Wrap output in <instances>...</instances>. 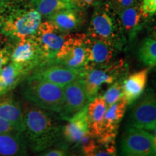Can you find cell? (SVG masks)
<instances>
[{"instance_id": "1", "label": "cell", "mask_w": 156, "mask_h": 156, "mask_svg": "<svg viewBox=\"0 0 156 156\" xmlns=\"http://www.w3.org/2000/svg\"><path fill=\"white\" fill-rule=\"evenodd\" d=\"M50 112L32 103H28L23 108V134L28 145L35 153L47 150L59 137L61 128Z\"/></svg>"}, {"instance_id": "2", "label": "cell", "mask_w": 156, "mask_h": 156, "mask_svg": "<svg viewBox=\"0 0 156 156\" xmlns=\"http://www.w3.org/2000/svg\"><path fill=\"white\" fill-rule=\"evenodd\" d=\"M22 91L27 101L39 108L51 112L61 111L64 87L31 75L23 83Z\"/></svg>"}, {"instance_id": "3", "label": "cell", "mask_w": 156, "mask_h": 156, "mask_svg": "<svg viewBox=\"0 0 156 156\" xmlns=\"http://www.w3.org/2000/svg\"><path fill=\"white\" fill-rule=\"evenodd\" d=\"M41 23V15L30 6L13 8L0 15V32L13 40L33 36Z\"/></svg>"}, {"instance_id": "4", "label": "cell", "mask_w": 156, "mask_h": 156, "mask_svg": "<svg viewBox=\"0 0 156 156\" xmlns=\"http://www.w3.org/2000/svg\"><path fill=\"white\" fill-rule=\"evenodd\" d=\"M106 5L96 8L91 18L87 36L112 45L115 48L123 44V30L119 18Z\"/></svg>"}, {"instance_id": "5", "label": "cell", "mask_w": 156, "mask_h": 156, "mask_svg": "<svg viewBox=\"0 0 156 156\" xmlns=\"http://www.w3.org/2000/svg\"><path fill=\"white\" fill-rule=\"evenodd\" d=\"M130 111L129 126L153 130L156 126V93L152 88L144 91Z\"/></svg>"}, {"instance_id": "6", "label": "cell", "mask_w": 156, "mask_h": 156, "mask_svg": "<svg viewBox=\"0 0 156 156\" xmlns=\"http://www.w3.org/2000/svg\"><path fill=\"white\" fill-rule=\"evenodd\" d=\"M121 151L124 155L156 156L154 135L147 130L129 126L122 134Z\"/></svg>"}, {"instance_id": "7", "label": "cell", "mask_w": 156, "mask_h": 156, "mask_svg": "<svg viewBox=\"0 0 156 156\" xmlns=\"http://www.w3.org/2000/svg\"><path fill=\"white\" fill-rule=\"evenodd\" d=\"M10 61L22 68L27 74L47 63L34 36L17 41L12 48Z\"/></svg>"}, {"instance_id": "8", "label": "cell", "mask_w": 156, "mask_h": 156, "mask_svg": "<svg viewBox=\"0 0 156 156\" xmlns=\"http://www.w3.org/2000/svg\"><path fill=\"white\" fill-rule=\"evenodd\" d=\"M86 37L87 35L84 34H68L52 62L74 69L85 67L86 63L85 41Z\"/></svg>"}, {"instance_id": "9", "label": "cell", "mask_w": 156, "mask_h": 156, "mask_svg": "<svg viewBox=\"0 0 156 156\" xmlns=\"http://www.w3.org/2000/svg\"><path fill=\"white\" fill-rule=\"evenodd\" d=\"M82 79H78L64 87V101L58 114L61 119L68 121L85 109L90 102Z\"/></svg>"}, {"instance_id": "10", "label": "cell", "mask_w": 156, "mask_h": 156, "mask_svg": "<svg viewBox=\"0 0 156 156\" xmlns=\"http://www.w3.org/2000/svg\"><path fill=\"white\" fill-rule=\"evenodd\" d=\"M67 34L58 30L49 20L41 23L34 36L47 63L53 61Z\"/></svg>"}, {"instance_id": "11", "label": "cell", "mask_w": 156, "mask_h": 156, "mask_svg": "<svg viewBox=\"0 0 156 156\" xmlns=\"http://www.w3.org/2000/svg\"><path fill=\"white\" fill-rule=\"evenodd\" d=\"M122 64H113L102 68L85 69L81 79L90 101L98 95L99 89L103 84H113L122 71Z\"/></svg>"}, {"instance_id": "12", "label": "cell", "mask_w": 156, "mask_h": 156, "mask_svg": "<svg viewBox=\"0 0 156 156\" xmlns=\"http://www.w3.org/2000/svg\"><path fill=\"white\" fill-rule=\"evenodd\" d=\"M85 68L74 69L63 64L51 62L38 67L32 75L59 86L64 87L73 81L80 79Z\"/></svg>"}, {"instance_id": "13", "label": "cell", "mask_w": 156, "mask_h": 156, "mask_svg": "<svg viewBox=\"0 0 156 156\" xmlns=\"http://www.w3.org/2000/svg\"><path fill=\"white\" fill-rule=\"evenodd\" d=\"M86 63L85 69L102 68L108 66L114 54L112 45L87 36L85 41Z\"/></svg>"}, {"instance_id": "14", "label": "cell", "mask_w": 156, "mask_h": 156, "mask_svg": "<svg viewBox=\"0 0 156 156\" xmlns=\"http://www.w3.org/2000/svg\"><path fill=\"white\" fill-rule=\"evenodd\" d=\"M122 25L123 32L126 33L129 38H134L141 29L144 21L147 18L142 8L141 2L129 7L117 14Z\"/></svg>"}, {"instance_id": "15", "label": "cell", "mask_w": 156, "mask_h": 156, "mask_svg": "<svg viewBox=\"0 0 156 156\" xmlns=\"http://www.w3.org/2000/svg\"><path fill=\"white\" fill-rule=\"evenodd\" d=\"M149 69L140 70L127 77L123 81V96L128 105L133 103L145 90Z\"/></svg>"}, {"instance_id": "16", "label": "cell", "mask_w": 156, "mask_h": 156, "mask_svg": "<svg viewBox=\"0 0 156 156\" xmlns=\"http://www.w3.org/2000/svg\"><path fill=\"white\" fill-rule=\"evenodd\" d=\"M0 117L10 123L18 132H24L23 109L13 98L0 96Z\"/></svg>"}, {"instance_id": "17", "label": "cell", "mask_w": 156, "mask_h": 156, "mask_svg": "<svg viewBox=\"0 0 156 156\" xmlns=\"http://www.w3.org/2000/svg\"><path fill=\"white\" fill-rule=\"evenodd\" d=\"M27 141L23 132L0 134V155L15 156L27 154Z\"/></svg>"}, {"instance_id": "18", "label": "cell", "mask_w": 156, "mask_h": 156, "mask_svg": "<svg viewBox=\"0 0 156 156\" xmlns=\"http://www.w3.org/2000/svg\"><path fill=\"white\" fill-rule=\"evenodd\" d=\"M51 21L58 30L64 34H69L77 30L83 23V15L79 9H67L59 11L48 17Z\"/></svg>"}, {"instance_id": "19", "label": "cell", "mask_w": 156, "mask_h": 156, "mask_svg": "<svg viewBox=\"0 0 156 156\" xmlns=\"http://www.w3.org/2000/svg\"><path fill=\"white\" fill-rule=\"evenodd\" d=\"M106 109L107 106L103 98L98 95L90 101L87 105V116L89 129L95 137L98 136L103 132Z\"/></svg>"}, {"instance_id": "20", "label": "cell", "mask_w": 156, "mask_h": 156, "mask_svg": "<svg viewBox=\"0 0 156 156\" xmlns=\"http://www.w3.org/2000/svg\"><path fill=\"white\" fill-rule=\"evenodd\" d=\"M87 108V106L68 120L67 124L62 128V132L64 139L70 143H77L82 136L90 130Z\"/></svg>"}, {"instance_id": "21", "label": "cell", "mask_w": 156, "mask_h": 156, "mask_svg": "<svg viewBox=\"0 0 156 156\" xmlns=\"http://www.w3.org/2000/svg\"><path fill=\"white\" fill-rule=\"evenodd\" d=\"M28 74L13 62L0 70V96L6 95L13 90Z\"/></svg>"}, {"instance_id": "22", "label": "cell", "mask_w": 156, "mask_h": 156, "mask_svg": "<svg viewBox=\"0 0 156 156\" xmlns=\"http://www.w3.org/2000/svg\"><path fill=\"white\" fill-rule=\"evenodd\" d=\"M127 105L125 98L123 96L107 108L104 117L103 132H117L121 121L125 114Z\"/></svg>"}, {"instance_id": "23", "label": "cell", "mask_w": 156, "mask_h": 156, "mask_svg": "<svg viewBox=\"0 0 156 156\" xmlns=\"http://www.w3.org/2000/svg\"><path fill=\"white\" fill-rule=\"evenodd\" d=\"M30 6L48 17L64 9L76 8L69 0H31Z\"/></svg>"}, {"instance_id": "24", "label": "cell", "mask_w": 156, "mask_h": 156, "mask_svg": "<svg viewBox=\"0 0 156 156\" xmlns=\"http://www.w3.org/2000/svg\"><path fill=\"white\" fill-rule=\"evenodd\" d=\"M117 132H103L96 138V148L93 156L115 155L116 153L115 139Z\"/></svg>"}, {"instance_id": "25", "label": "cell", "mask_w": 156, "mask_h": 156, "mask_svg": "<svg viewBox=\"0 0 156 156\" xmlns=\"http://www.w3.org/2000/svg\"><path fill=\"white\" fill-rule=\"evenodd\" d=\"M140 60L148 67L156 66V39L148 38L142 42L138 51Z\"/></svg>"}, {"instance_id": "26", "label": "cell", "mask_w": 156, "mask_h": 156, "mask_svg": "<svg viewBox=\"0 0 156 156\" xmlns=\"http://www.w3.org/2000/svg\"><path fill=\"white\" fill-rule=\"evenodd\" d=\"M122 81H115L113 85L107 90L103 98L106 102L107 108L111 106L123 97Z\"/></svg>"}, {"instance_id": "27", "label": "cell", "mask_w": 156, "mask_h": 156, "mask_svg": "<svg viewBox=\"0 0 156 156\" xmlns=\"http://www.w3.org/2000/svg\"><path fill=\"white\" fill-rule=\"evenodd\" d=\"M77 143L80 144L83 155L93 156L96 148V138L90 130L82 136Z\"/></svg>"}, {"instance_id": "28", "label": "cell", "mask_w": 156, "mask_h": 156, "mask_svg": "<svg viewBox=\"0 0 156 156\" xmlns=\"http://www.w3.org/2000/svg\"><path fill=\"white\" fill-rule=\"evenodd\" d=\"M138 0H109L108 5L116 14L122 9L138 3Z\"/></svg>"}, {"instance_id": "29", "label": "cell", "mask_w": 156, "mask_h": 156, "mask_svg": "<svg viewBox=\"0 0 156 156\" xmlns=\"http://www.w3.org/2000/svg\"><path fill=\"white\" fill-rule=\"evenodd\" d=\"M12 46L6 44L0 46V70L9 63L11 60V53Z\"/></svg>"}, {"instance_id": "30", "label": "cell", "mask_w": 156, "mask_h": 156, "mask_svg": "<svg viewBox=\"0 0 156 156\" xmlns=\"http://www.w3.org/2000/svg\"><path fill=\"white\" fill-rule=\"evenodd\" d=\"M142 8L147 17L156 13V0H142Z\"/></svg>"}, {"instance_id": "31", "label": "cell", "mask_w": 156, "mask_h": 156, "mask_svg": "<svg viewBox=\"0 0 156 156\" xmlns=\"http://www.w3.org/2000/svg\"><path fill=\"white\" fill-rule=\"evenodd\" d=\"M67 147L65 146H60V147H56L55 148H51V149L45 150L41 152V155L45 156H63L65 155L67 153Z\"/></svg>"}, {"instance_id": "32", "label": "cell", "mask_w": 156, "mask_h": 156, "mask_svg": "<svg viewBox=\"0 0 156 156\" xmlns=\"http://www.w3.org/2000/svg\"><path fill=\"white\" fill-rule=\"evenodd\" d=\"M71 3L77 9H85L94 5L98 0H69Z\"/></svg>"}, {"instance_id": "33", "label": "cell", "mask_w": 156, "mask_h": 156, "mask_svg": "<svg viewBox=\"0 0 156 156\" xmlns=\"http://www.w3.org/2000/svg\"><path fill=\"white\" fill-rule=\"evenodd\" d=\"M12 132L18 131H17L14 126L12 125L10 123L0 117V134L7 133V132Z\"/></svg>"}, {"instance_id": "34", "label": "cell", "mask_w": 156, "mask_h": 156, "mask_svg": "<svg viewBox=\"0 0 156 156\" xmlns=\"http://www.w3.org/2000/svg\"><path fill=\"white\" fill-rule=\"evenodd\" d=\"M150 36L152 38L156 39V23L153 25V27L150 30Z\"/></svg>"}, {"instance_id": "35", "label": "cell", "mask_w": 156, "mask_h": 156, "mask_svg": "<svg viewBox=\"0 0 156 156\" xmlns=\"http://www.w3.org/2000/svg\"><path fill=\"white\" fill-rule=\"evenodd\" d=\"M5 38L6 36L2 32H0V46H1V44H2L3 42H5Z\"/></svg>"}, {"instance_id": "36", "label": "cell", "mask_w": 156, "mask_h": 156, "mask_svg": "<svg viewBox=\"0 0 156 156\" xmlns=\"http://www.w3.org/2000/svg\"><path fill=\"white\" fill-rule=\"evenodd\" d=\"M153 131H154V132H155V135H154V141H155V144L156 145V126H155V127L154 128Z\"/></svg>"}, {"instance_id": "37", "label": "cell", "mask_w": 156, "mask_h": 156, "mask_svg": "<svg viewBox=\"0 0 156 156\" xmlns=\"http://www.w3.org/2000/svg\"><path fill=\"white\" fill-rule=\"evenodd\" d=\"M7 0H0V6L3 5L4 4L6 3V2H7Z\"/></svg>"}, {"instance_id": "38", "label": "cell", "mask_w": 156, "mask_h": 156, "mask_svg": "<svg viewBox=\"0 0 156 156\" xmlns=\"http://www.w3.org/2000/svg\"><path fill=\"white\" fill-rule=\"evenodd\" d=\"M155 85H156V77H155Z\"/></svg>"}]
</instances>
